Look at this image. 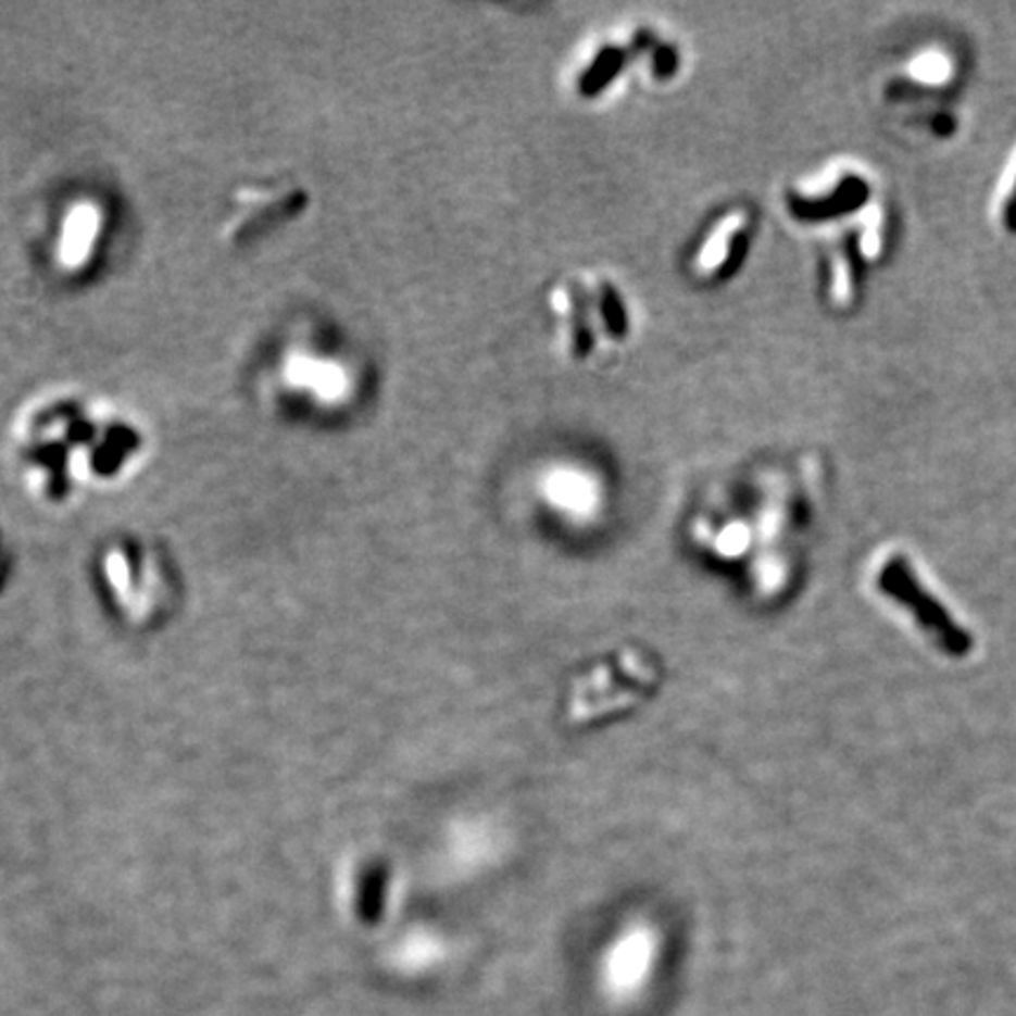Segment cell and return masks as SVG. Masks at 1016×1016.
<instances>
[{"mask_svg":"<svg viewBox=\"0 0 1016 1016\" xmlns=\"http://www.w3.org/2000/svg\"><path fill=\"white\" fill-rule=\"evenodd\" d=\"M749 242V222L743 214H732L725 222L713 228L706 238L704 248L697 256V268L704 278L727 276L739 266L741 256L747 254Z\"/></svg>","mask_w":1016,"mask_h":1016,"instance_id":"6da1fadb","label":"cell"},{"mask_svg":"<svg viewBox=\"0 0 1016 1016\" xmlns=\"http://www.w3.org/2000/svg\"><path fill=\"white\" fill-rule=\"evenodd\" d=\"M99 228H102V217H99V210L92 203L76 205L68 212L60 240L62 266L78 268L85 264L97 242Z\"/></svg>","mask_w":1016,"mask_h":1016,"instance_id":"7a4b0ae2","label":"cell"},{"mask_svg":"<svg viewBox=\"0 0 1016 1016\" xmlns=\"http://www.w3.org/2000/svg\"><path fill=\"white\" fill-rule=\"evenodd\" d=\"M288 379L299 389L316 391L323 398H339L343 391V372L330 361H321L316 355L297 353L285 367Z\"/></svg>","mask_w":1016,"mask_h":1016,"instance_id":"3957f363","label":"cell"},{"mask_svg":"<svg viewBox=\"0 0 1016 1016\" xmlns=\"http://www.w3.org/2000/svg\"><path fill=\"white\" fill-rule=\"evenodd\" d=\"M555 306L561 311V318L565 325L567 347L575 355H586L591 349L593 333H591V306L586 294L575 288H563L555 294Z\"/></svg>","mask_w":1016,"mask_h":1016,"instance_id":"277c9868","label":"cell"},{"mask_svg":"<svg viewBox=\"0 0 1016 1016\" xmlns=\"http://www.w3.org/2000/svg\"><path fill=\"white\" fill-rule=\"evenodd\" d=\"M650 953H652V941L645 932H636L628 939H624L617 946V951H614L612 963H610L612 981L617 983L619 989L636 986L650 965Z\"/></svg>","mask_w":1016,"mask_h":1016,"instance_id":"5b68a950","label":"cell"},{"mask_svg":"<svg viewBox=\"0 0 1016 1016\" xmlns=\"http://www.w3.org/2000/svg\"><path fill=\"white\" fill-rule=\"evenodd\" d=\"M868 196L864 181H858L854 177L845 179L842 184L836 186V191L821 198V200H795V210L803 212L805 217L819 219V217H836L838 212L852 210L854 205L862 203V200Z\"/></svg>","mask_w":1016,"mask_h":1016,"instance_id":"8992f818","label":"cell"},{"mask_svg":"<svg viewBox=\"0 0 1016 1016\" xmlns=\"http://www.w3.org/2000/svg\"><path fill=\"white\" fill-rule=\"evenodd\" d=\"M551 499L557 506H563V511L581 515L586 511H591L595 492L586 478H579L575 474H565L553 480Z\"/></svg>","mask_w":1016,"mask_h":1016,"instance_id":"52a82bcc","label":"cell"},{"mask_svg":"<svg viewBox=\"0 0 1016 1016\" xmlns=\"http://www.w3.org/2000/svg\"><path fill=\"white\" fill-rule=\"evenodd\" d=\"M595 306H598V313H600V318H603L605 327H607V333L614 335V337H619L626 333V313H624V306L622 302L617 299V294H614V290L610 288V285L603 280V283H598V290H595Z\"/></svg>","mask_w":1016,"mask_h":1016,"instance_id":"ba28073f","label":"cell"},{"mask_svg":"<svg viewBox=\"0 0 1016 1016\" xmlns=\"http://www.w3.org/2000/svg\"><path fill=\"white\" fill-rule=\"evenodd\" d=\"M622 64H624V52L622 50L605 48L603 52H598L595 62L591 64L589 71H586V78H581V90H586V92L598 90L600 85H605L614 74H617V68Z\"/></svg>","mask_w":1016,"mask_h":1016,"instance_id":"9c48e42d","label":"cell"},{"mask_svg":"<svg viewBox=\"0 0 1016 1016\" xmlns=\"http://www.w3.org/2000/svg\"><path fill=\"white\" fill-rule=\"evenodd\" d=\"M1005 224L1009 231H1016V186H1014V193L1012 198L1007 200V208H1005Z\"/></svg>","mask_w":1016,"mask_h":1016,"instance_id":"30bf717a","label":"cell"}]
</instances>
